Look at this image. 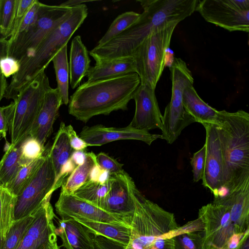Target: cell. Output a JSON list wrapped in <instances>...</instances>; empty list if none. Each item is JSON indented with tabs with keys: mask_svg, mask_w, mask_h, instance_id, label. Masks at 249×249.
I'll return each instance as SVG.
<instances>
[{
	"mask_svg": "<svg viewBox=\"0 0 249 249\" xmlns=\"http://www.w3.org/2000/svg\"><path fill=\"white\" fill-rule=\"evenodd\" d=\"M140 84L141 79L137 73L86 81L79 85L71 95L69 113L86 123L95 116L107 115L119 110H126Z\"/></svg>",
	"mask_w": 249,
	"mask_h": 249,
	"instance_id": "cell-1",
	"label": "cell"
},
{
	"mask_svg": "<svg viewBox=\"0 0 249 249\" xmlns=\"http://www.w3.org/2000/svg\"><path fill=\"white\" fill-rule=\"evenodd\" d=\"M143 11L129 28L107 43L116 57L131 56L154 30L179 23L195 11L198 0H138Z\"/></svg>",
	"mask_w": 249,
	"mask_h": 249,
	"instance_id": "cell-2",
	"label": "cell"
},
{
	"mask_svg": "<svg viewBox=\"0 0 249 249\" xmlns=\"http://www.w3.org/2000/svg\"><path fill=\"white\" fill-rule=\"evenodd\" d=\"M219 112L215 125L225 162V184L214 198L226 196L249 180V114L243 110Z\"/></svg>",
	"mask_w": 249,
	"mask_h": 249,
	"instance_id": "cell-3",
	"label": "cell"
},
{
	"mask_svg": "<svg viewBox=\"0 0 249 249\" xmlns=\"http://www.w3.org/2000/svg\"><path fill=\"white\" fill-rule=\"evenodd\" d=\"M85 4L72 7L69 15L45 37L32 55L19 63L18 71L8 84L4 98L14 100L41 72L67 43L88 16Z\"/></svg>",
	"mask_w": 249,
	"mask_h": 249,
	"instance_id": "cell-4",
	"label": "cell"
},
{
	"mask_svg": "<svg viewBox=\"0 0 249 249\" xmlns=\"http://www.w3.org/2000/svg\"><path fill=\"white\" fill-rule=\"evenodd\" d=\"M134 196L135 209L130 224V240L125 249H149L157 238L178 226L174 213L146 198L137 187Z\"/></svg>",
	"mask_w": 249,
	"mask_h": 249,
	"instance_id": "cell-5",
	"label": "cell"
},
{
	"mask_svg": "<svg viewBox=\"0 0 249 249\" xmlns=\"http://www.w3.org/2000/svg\"><path fill=\"white\" fill-rule=\"evenodd\" d=\"M51 87L45 71L40 73L6 106L11 144L19 146L28 137L42 107L45 94Z\"/></svg>",
	"mask_w": 249,
	"mask_h": 249,
	"instance_id": "cell-6",
	"label": "cell"
},
{
	"mask_svg": "<svg viewBox=\"0 0 249 249\" xmlns=\"http://www.w3.org/2000/svg\"><path fill=\"white\" fill-rule=\"evenodd\" d=\"M172 83V95L162 116V139L173 143L182 131L195 119L184 108L182 95L184 89L193 85L194 78L186 63L180 58H174L170 67Z\"/></svg>",
	"mask_w": 249,
	"mask_h": 249,
	"instance_id": "cell-7",
	"label": "cell"
},
{
	"mask_svg": "<svg viewBox=\"0 0 249 249\" xmlns=\"http://www.w3.org/2000/svg\"><path fill=\"white\" fill-rule=\"evenodd\" d=\"M178 24L158 28L151 32L134 50L136 73L141 84L156 89L165 65V56Z\"/></svg>",
	"mask_w": 249,
	"mask_h": 249,
	"instance_id": "cell-8",
	"label": "cell"
},
{
	"mask_svg": "<svg viewBox=\"0 0 249 249\" xmlns=\"http://www.w3.org/2000/svg\"><path fill=\"white\" fill-rule=\"evenodd\" d=\"M72 8L41 2L36 21L25 30L8 39V56L20 62L29 58L45 37L65 19Z\"/></svg>",
	"mask_w": 249,
	"mask_h": 249,
	"instance_id": "cell-9",
	"label": "cell"
},
{
	"mask_svg": "<svg viewBox=\"0 0 249 249\" xmlns=\"http://www.w3.org/2000/svg\"><path fill=\"white\" fill-rule=\"evenodd\" d=\"M204 230V249H236L245 233H237L228 206L209 203L198 211Z\"/></svg>",
	"mask_w": 249,
	"mask_h": 249,
	"instance_id": "cell-10",
	"label": "cell"
},
{
	"mask_svg": "<svg viewBox=\"0 0 249 249\" xmlns=\"http://www.w3.org/2000/svg\"><path fill=\"white\" fill-rule=\"evenodd\" d=\"M196 11L206 21L230 32L249 31V0H198Z\"/></svg>",
	"mask_w": 249,
	"mask_h": 249,
	"instance_id": "cell-11",
	"label": "cell"
},
{
	"mask_svg": "<svg viewBox=\"0 0 249 249\" xmlns=\"http://www.w3.org/2000/svg\"><path fill=\"white\" fill-rule=\"evenodd\" d=\"M55 180V172L48 148L41 166L32 180L17 197L15 210V220L32 214L45 201L51 199Z\"/></svg>",
	"mask_w": 249,
	"mask_h": 249,
	"instance_id": "cell-12",
	"label": "cell"
},
{
	"mask_svg": "<svg viewBox=\"0 0 249 249\" xmlns=\"http://www.w3.org/2000/svg\"><path fill=\"white\" fill-rule=\"evenodd\" d=\"M206 130V160L202 184L210 189L214 197L225 184V162L216 125L202 124Z\"/></svg>",
	"mask_w": 249,
	"mask_h": 249,
	"instance_id": "cell-13",
	"label": "cell"
},
{
	"mask_svg": "<svg viewBox=\"0 0 249 249\" xmlns=\"http://www.w3.org/2000/svg\"><path fill=\"white\" fill-rule=\"evenodd\" d=\"M109 190L100 209L110 213L132 219L135 209L134 190L131 177L124 170L110 174Z\"/></svg>",
	"mask_w": 249,
	"mask_h": 249,
	"instance_id": "cell-14",
	"label": "cell"
},
{
	"mask_svg": "<svg viewBox=\"0 0 249 249\" xmlns=\"http://www.w3.org/2000/svg\"><path fill=\"white\" fill-rule=\"evenodd\" d=\"M55 208L61 219L82 218L94 221L124 225L130 227L132 220L130 218L104 211L73 194L60 192L55 204Z\"/></svg>",
	"mask_w": 249,
	"mask_h": 249,
	"instance_id": "cell-15",
	"label": "cell"
},
{
	"mask_svg": "<svg viewBox=\"0 0 249 249\" xmlns=\"http://www.w3.org/2000/svg\"><path fill=\"white\" fill-rule=\"evenodd\" d=\"M79 136L89 146H98L119 140H132L142 141L149 145L156 140L162 139L161 135L150 133L127 125L124 127H107L102 124L83 128Z\"/></svg>",
	"mask_w": 249,
	"mask_h": 249,
	"instance_id": "cell-16",
	"label": "cell"
},
{
	"mask_svg": "<svg viewBox=\"0 0 249 249\" xmlns=\"http://www.w3.org/2000/svg\"><path fill=\"white\" fill-rule=\"evenodd\" d=\"M155 90L146 85L140 84L133 96L132 99L135 102V111L128 126L148 131L156 128L161 130L162 115Z\"/></svg>",
	"mask_w": 249,
	"mask_h": 249,
	"instance_id": "cell-17",
	"label": "cell"
},
{
	"mask_svg": "<svg viewBox=\"0 0 249 249\" xmlns=\"http://www.w3.org/2000/svg\"><path fill=\"white\" fill-rule=\"evenodd\" d=\"M56 216L47 199L35 212V216L16 249H42L55 234L53 219Z\"/></svg>",
	"mask_w": 249,
	"mask_h": 249,
	"instance_id": "cell-18",
	"label": "cell"
},
{
	"mask_svg": "<svg viewBox=\"0 0 249 249\" xmlns=\"http://www.w3.org/2000/svg\"><path fill=\"white\" fill-rule=\"evenodd\" d=\"M62 105V98L58 89L51 88L45 94L42 107L30 134L44 146L53 131V125Z\"/></svg>",
	"mask_w": 249,
	"mask_h": 249,
	"instance_id": "cell-19",
	"label": "cell"
},
{
	"mask_svg": "<svg viewBox=\"0 0 249 249\" xmlns=\"http://www.w3.org/2000/svg\"><path fill=\"white\" fill-rule=\"evenodd\" d=\"M213 203L227 206L237 233L249 231V180L226 196L214 199Z\"/></svg>",
	"mask_w": 249,
	"mask_h": 249,
	"instance_id": "cell-20",
	"label": "cell"
},
{
	"mask_svg": "<svg viewBox=\"0 0 249 249\" xmlns=\"http://www.w3.org/2000/svg\"><path fill=\"white\" fill-rule=\"evenodd\" d=\"M55 234L61 239L62 246L66 249H95L90 234L73 218L59 219Z\"/></svg>",
	"mask_w": 249,
	"mask_h": 249,
	"instance_id": "cell-21",
	"label": "cell"
},
{
	"mask_svg": "<svg viewBox=\"0 0 249 249\" xmlns=\"http://www.w3.org/2000/svg\"><path fill=\"white\" fill-rule=\"evenodd\" d=\"M87 73L88 82L107 79L131 73H136L134 57L128 56L107 60L95 61Z\"/></svg>",
	"mask_w": 249,
	"mask_h": 249,
	"instance_id": "cell-22",
	"label": "cell"
},
{
	"mask_svg": "<svg viewBox=\"0 0 249 249\" xmlns=\"http://www.w3.org/2000/svg\"><path fill=\"white\" fill-rule=\"evenodd\" d=\"M182 104L185 110L196 122L218 124L219 112L204 102L193 85L186 87L183 92Z\"/></svg>",
	"mask_w": 249,
	"mask_h": 249,
	"instance_id": "cell-23",
	"label": "cell"
},
{
	"mask_svg": "<svg viewBox=\"0 0 249 249\" xmlns=\"http://www.w3.org/2000/svg\"><path fill=\"white\" fill-rule=\"evenodd\" d=\"M90 59L89 52L83 43L80 36L72 40L70 52V79L72 89L80 85L89 70Z\"/></svg>",
	"mask_w": 249,
	"mask_h": 249,
	"instance_id": "cell-24",
	"label": "cell"
},
{
	"mask_svg": "<svg viewBox=\"0 0 249 249\" xmlns=\"http://www.w3.org/2000/svg\"><path fill=\"white\" fill-rule=\"evenodd\" d=\"M82 224L89 234L100 235L127 246L131 229L126 225L101 222L82 218H73Z\"/></svg>",
	"mask_w": 249,
	"mask_h": 249,
	"instance_id": "cell-25",
	"label": "cell"
},
{
	"mask_svg": "<svg viewBox=\"0 0 249 249\" xmlns=\"http://www.w3.org/2000/svg\"><path fill=\"white\" fill-rule=\"evenodd\" d=\"M72 150L70 145L66 125L65 123L61 122L53 143L49 148V155L55 172V181L62 166L71 158Z\"/></svg>",
	"mask_w": 249,
	"mask_h": 249,
	"instance_id": "cell-26",
	"label": "cell"
},
{
	"mask_svg": "<svg viewBox=\"0 0 249 249\" xmlns=\"http://www.w3.org/2000/svg\"><path fill=\"white\" fill-rule=\"evenodd\" d=\"M96 155L92 152H87L84 163L76 166L72 173L62 184L61 193L72 194L89 178L90 171L97 163Z\"/></svg>",
	"mask_w": 249,
	"mask_h": 249,
	"instance_id": "cell-27",
	"label": "cell"
},
{
	"mask_svg": "<svg viewBox=\"0 0 249 249\" xmlns=\"http://www.w3.org/2000/svg\"><path fill=\"white\" fill-rule=\"evenodd\" d=\"M67 45L63 47L52 59L58 90L62 104L68 105L69 98V65L67 56Z\"/></svg>",
	"mask_w": 249,
	"mask_h": 249,
	"instance_id": "cell-28",
	"label": "cell"
},
{
	"mask_svg": "<svg viewBox=\"0 0 249 249\" xmlns=\"http://www.w3.org/2000/svg\"><path fill=\"white\" fill-rule=\"evenodd\" d=\"M19 146L10 144L0 160V187L6 188L16 178L21 166Z\"/></svg>",
	"mask_w": 249,
	"mask_h": 249,
	"instance_id": "cell-29",
	"label": "cell"
},
{
	"mask_svg": "<svg viewBox=\"0 0 249 249\" xmlns=\"http://www.w3.org/2000/svg\"><path fill=\"white\" fill-rule=\"evenodd\" d=\"M17 196L0 187V237L4 239L13 225Z\"/></svg>",
	"mask_w": 249,
	"mask_h": 249,
	"instance_id": "cell-30",
	"label": "cell"
},
{
	"mask_svg": "<svg viewBox=\"0 0 249 249\" xmlns=\"http://www.w3.org/2000/svg\"><path fill=\"white\" fill-rule=\"evenodd\" d=\"M109 188V179L104 184L93 182L88 179L72 194L100 208Z\"/></svg>",
	"mask_w": 249,
	"mask_h": 249,
	"instance_id": "cell-31",
	"label": "cell"
},
{
	"mask_svg": "<svg viewBox=\"0 0 249 249\" xmlns=\"http://www.w3.org/2000/svg\"><path fill=\"white\" fill-rule=\"evenodd\" d=\"M46 151V149L43 155L39 159L20 167L15 179L6 188L11 193L17 197L22 193L43 162Z\"/></svg>",
	"mask_w": 249,
	"mask_h": 249,
	"instance_id": "cell-32",
	"label": "cell"
},
{
	"mask_svg": "<svg viewBox=\"0 0 249 249\" xmlns=\"http://www.w3.org/2000/svg\"><path fill=\"white\" fill-rule=\"evenodd\" d=\"M140 14L133 11L125 12L119 15L112 22L96 46L103 45L129 28L140 18Z\"/></svg>",
	"mask_w": 249,
	"mask_h": 249,
	"instance_id": "cell-33",
	"label": "cell"
},
{
	"mask_svg": "<svg viewBox=\"0 0 249 249\" xmlns=\"http://www.w3.org/2000/svg\"><path fill=\"white\" fill-rule=\"evenodd\" d=\"M35 212L30 215L15 221L4 239L1 249H16L18 248L34 219Z\"/></svg>",
	"mask_w": 249,
	"mask_h": 249,
	"instance_id": "cell-34",
	"label": "cell"
},
{
	"mask_svg": "<svg viewBox=\"0 0 249 249\" xmlns=\"http://www.w3.org/2000/svg\"><path fill=\"white\" fill-rule=\"evenodd\" d=\"M17 0H0V37L7 39L13 33Z\"/></svg>",
	"mask_w": 249,
	"mask_h": 249,
	"instance_id": "cell-35",
	"label": "cell"
},
{
	"mask_svg": "<svg viewBox=\"0 0 249 249\" xmlns=\"http://www.w3.org/2000/svg\"><path fill=\"white\" fill-rule=\"evenodd\" d=\"M19 162L21 166L39 159L45 153L46 148L35 138L29 136L19 146Z\"/></svg>",
	"mask_w": 249,
	"mask_h": 249,
	"instance_id": "cell-36",
	"label": "cell"
},
{
	"mask_svg": "<svg viewBox=\"0 0 249 249\" xmlns=\"http://www.w3.org/2000/svg\"><path fill=\"white\" fill-rule=\"evenodd\" d=\"M173 238L175 249H204L202 231L185 233Z\"/></svg>",
	"mask_w": 249,
	"mask_h": 249,
	"instance_id": "cell-37",
	"label": "cell"
},
{
	"mask_svg": "<svg viewBox=\"0 0 249 249\" xmlns=\"http://www.w3.org/2000/svg\"><path fill=\"white\" fill-rule=\"evenodd\" d=\"M206 160V146H203L195 153L191 159L190 163L192 167L193 180L198 182L203 177Z\"/></svg>",
	"mask_w": 249,
	"mask_h": 249,
	"instance_id": "cell-38",
	"label": "cell"
},
{
	"mask_svg": "<svg viewBox=\"0 0 249 249\" xmlns=\"http://www.w3.org/2000/svg\"><path fill=\"white\" fill-rule=\"evenodd\" d=\"M40 3L41 2L38 0H35L34 3L21 19L19 23L14 28L10 37L25 30L36 21L38 16Z\"/></svg>",
	"mask_w": 249,
	"mask_h": 249,
	"instance_id": "cell-39",
	"label": "cell"
},
{
	"mask_svg": "<svg viewBox=\"0 0 249 249\" xmlns=\"http://www.w3.org/2000/svg\"><path fill=\"white\" fill-rule=\"evenodd\" d=\"M204 230L203 223L201 219H197L189 221L181 227L160 235L159 237L163 238H173L177 235L185 233L203 231Z\"/></svg>",
	"mask_w": 249,
	"mask_h": 249,
	"instance_id": "cell-40",
	"label": "cell"
},
{
	"mask_svg": "<svg viewBox=\"0 0 249 249\" xmlns=\"http://www.w3.org/2000/svg\"><path fill=\"white\" fill-rule=\"evenodd\" d=\"M97 164L110 174H116L123 171L124 164L111 158L104 152H100L96 156Z\"/></svg>",
	"mask_w": 249,
	"mask_h": 249,
	"instance_id": "cell-41",
	"label": "cell"
},
{
	"mask_svg": "<svg viewBox=\"0 0 249 249\" xmlns=\"http://www.w3.org/2000/svg\"><path fill=\"white\" fill-rule=\"evenodd\" d=\"M95 249H125L126 246L100 235L90 234Z\"/></svg>",
	"mask_w": 249,
	"mask_h": 249,
	"instance_id": "cell-42",
	"label": "cell"
},
{
	"mask_svg": "<svg viewBox=\"0 0 249 249\" xmlns=\"http://www.w3.org/2000/svg\"><path fill=\"white\" fill-rule=\"evenodd\" d=\"M19 69V62L13 57L7 56L0 60V71L6 78L13 76L18 71Z\"/></svg>",
	"mask_w": 249,
	"mask_h": 249,
	"instance_id": "cell-43",
	"label": "cell"
},
{
	"mask_svg": "<svg viewBox=\"0 0 249 249\" xmlns=\"http://www.w3.org/2000/svg\"><path fill=\"white\" fill-rule=\"evenodd\" d=\"M68 135L69 138L70 145L74 150H84L88 144L82 140L75 131L71 124L66 126Z\"/></svg>",
	"mask_w": 249,
	"mask_h": 249,
	"instance_id": "cell-44",
	"label": "cell"
},
{
	"mask_svg": "<svg viewBox=\"0 0 249 249\" xmlns=\"http://www.w3.org/2000/svg\"><path fill=\"white\" fill-rule=\"evenodd\" d=\"M35 0H17L16 18L14 29L19 23L21 19L34 3Z\"/></svg>",
	"mask_w": 249,
	"mask_h": 249,
	"instance_id": "cell-45",
	"label": "cell"
},
{
	"mask_svg": "<svg viewBox=\"0 0 249 249\" xmlns=\"http://www.w3.org/2000/svg\"><path fill=\"white\" fill-rule=\"evenodd\" d=\"M149 249H175L174 238H157Z\"/></svg>",
	"mask_w": 249,
	"mask_h": 249,
	"instance_id": "cell-46",
	"label": "cell"
},
{
	"mask_svg": "<svg viewBox=\"0 0 249 249\" xmlns=\"http://www.w3.org/2000/svg\"><path fill=\"white\" fill-rule=\"evenodd\" d=\"M9 129V116L6 106H0V134L6 139Z\"/></svg>",
	"mask_w": 249,
	"mask_h": 249,
	"instance_id": "cell-47",
	"label": "cell"
},
{
	"mask_svg": "<svg viewBox=\"0 0 249 249\" xmlns=\"http://www.w3.org/2000/svg\"><path fill=\"white\" fill-rule=\"evenodd\" d=\"M86 153L84 150H75L72 152L71 159L76 166L81 165L85 162Z\"/></svg>",
	"mask_w": 249,
	"mask_h": 249,
	"instance_id": "cell-48",
	"label": "cell"
},
{
	"mask_svg": "<svg viewBox=\"0 0 249 249\" xmlns=\"http://www.w3.org/2000/svg\"><path fill=\"white\" fill-rule=\"evenodd\" d=\"M103 170L98 164L96 163L92 168L89 179L95 182H98L99 178Z\"/></svg>",
	"mask_w": 249,
	"mask_h": 249,
	"instance_id": "cell-49",
	"label": "cell"
},
{
	"mask_svg": "<svg viewBox=\"0 0 249 249\" xmlns=\"http://www.w3.org/2000/svg\"><path fill=\"white\" fill-rule=\"evenodd\" d=\"M96 1V0H70L64 2L59 4V5L63 7L72 8L82 4H84L86 2H93Z\"/></svg>",
	"mask_w": 249,
	"mask_h": 249,
	"instance_id": "cell-50",
	"label": "cell"
},
{
	"mask_svg": "<svg viewBox=\"0 0 249 249\" xmlns=\"http://www.w3.org/2000/svg\"><path fill=\"white\" fill-rule=\"evenodd\" d=\"M7 85L6 78L1 73H0V102L2 99L4 98ZM2 138H3L2 136L0 134V141Z\"/></svg>",
	"mask_w": 249,
	"mask_h": 249,
	"instance_id": "cell-51",
	"label": "cell"
},
{
	"mask_svg": "<svg viewBox=\"0 0 249 249\" xmlns=\"http://www.w3.org/2000/svg\"><path fill=\"white\" fill-rule=\"evenodd\" d=\"M8 39H5L0 37V60L8 55ZM0 73H1L0 71Z\"/></svg>",
	"mask_w": 249,
	"mask_h": 249,
	"instance_id": "cell-52",
	"label": "cell"
},
{
	"mask_svg": "<svg viewBox=\"0 0 249 249\" xmlns=\"http://www.w3.org/2000/svg\"><path fill=\"white\" fill-rule=\"evenodd\" d=\"M236 249H249V231L244 234Z\"/></svg>",
	"mask_w": 249,
	"mask_h": 249,
	"instance_id": "cell-53",
	"label": "cell"
},
{
	"mask_svg": "<svg viewBox=\"0 0 249 249\" xmlns=\"http://www.w3.org/2000/svg\"><path fill=\"white\" fill-rule=\"evenodd\" d=\"M42 249H60L57 242L56 235H53Z\"/></svg>",
	"mask_w": 249,
	"mask_h": 249,
	"instance_id": "cell-54",
	"label": "cell"
},
{
	"mask_svg": "<svg viewBox=\"0 0 249 249\" xmlns=\"http://www.w3.org/2000/svg\"><path fill=\"white\" fill-rule=\"evenodd\" d=\"M110 173L108 171L103 169L98 180V183L104 184L109 179Z\"/></svg>",
	"mask_w": 249,
	"mask_h": 249,
	"instance_id": "cell-55",
	"label": "cell"
},
{
	"mask_svg": "<svg viewBox=\"0 0 249 249\" xmlns=\"http://www.w3.org/2000/svg\"><path fill=\"white\" fill-rule=\"evenodd\" d=\"M3 241H4V239H2L0 237V249H1V247L3 245Z\"/></svg>",
	"mask_w": 249,
	"mask_h": 249,
	"instance_id": "cell-56",
	"label": "cell"
}]
</instances>
